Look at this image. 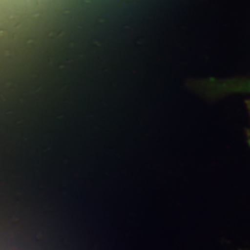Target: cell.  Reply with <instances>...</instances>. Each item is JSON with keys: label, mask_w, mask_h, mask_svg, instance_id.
Returning <instances> with one entry per match:
<instances>
[{"label": "cell", "mask_w": 250, "mask_h": 250, "mask_svg": "<svg viewBox=\"0 0 250 250\" xmlns=\"http://www.w3.org/2000/svg\"><path fill=\"white\" fill-rule=\"evenodd\" d=\"M248 142H249V145H250V133H249V135H248Z\"/></svg>", "instance_id": "6da1fadb"}]
</instances>
